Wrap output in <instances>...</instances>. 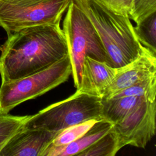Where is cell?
Returning a JSON list of instances; mask_svg holds the SVG:
<instances>
[{
	"label": "cell",
	"instance_id": "cell-7",
	"mask_svg": "<svg viewBox=\"0 0 156 156\" xmlns=\"http://www.w3.org/2000/svg\"><path fill=\"white\" fill-rule=\"evenodd\" d=\"M156 101L141 102L121 121L113 124L121 148L126 145L145 148L155 134Z\"/></svg>",
	"mask_w": 156,
	"mask_h": 156
},
{
	"label": "cell",
	"instance_id": "cell-11",
	"mask_svg": "<svg viewBox=\"0 0 156 156\" xmlns=\"http://www.w3.org/2000/svg\"><path fill=\"white\" fill-rule=\"evenodd\" d=\"M146 99H147L145 97L137 96L101 98L102 119L112 124L117 123L122 120Z\"/></svg>",
	"mask_w": 156,
	"mask_h": 156
},
{
	"label": "cell",
	"instance_id": "cell-12",
	"mask_svg": "<svg viewBox=\"0 0 156 156\" xmlns=\"http://www.w3.org/2000/svg\"><path fill=\"white\" fill-rule=\"evenodd\" d=\"M112 126L111 122L105 119L97 121L77 140L62 147L58 156L77 155L107 133Z\"/></svg>",
	"mask_w": 156,
	"mask_h": 156
},
{
	"label": "cell",
	"instance_id": "cell-10",
	"mask_svg": "<svg viewBox=\"0 0 156 156\" xmlns=\"http://www.w3.org/2000/svg\"><path fill=\"white\" fill-rule=\"evenodd\" d=\"M116 73V68L90 57L85 58L81 82L77 90L101 98Z\"/></svg>",
	"mask_w": 156,
	"mask_h": 156
},
{
	"label": "cell",
	"instance_id": "cell-19",
	"mask_svg": "<svg viewBox=\"0 0 156 156\" xmlns=\"http://www.w3.org/2000/svg\"><path fill=\"white\" fill-rule=\"evenodd\" d=\"M101 4L113 12L128 16L130 11L133 0H97Z\"/></svg>",
	"mask_w": 156,
	"mask_h": 156
},
{
	"label": "cell",
	"instance_id": "cell-15",
	"mask_svg": "<svg viewBox=\"0 0 156 156\" xmlns=\"http://www.w3.org/2000/svg\"><path fill=\"white\" fill-rule=\"evenodd\" d=\"M133 26L140 43L156 54V12L149 15Z\"/></svg>",
	"mask_w": 156,
	"mask_h": 156
},
{
	"label": "cell",
	"instance_id": "cell-9",
	"mask_svg": "<svg viewBox=\"0 0 156 156\" xmlns=\"http://www.w3.org/2000/svg\"><path fill=\"white\" fill-rule=\"evenodd\" d=\"M23 125L1 149L0 156H41L58 133L43 129L26 128Z\"/></svg>",
	"mask_w": 156,
	"mask_h": 156
},
{
	"label": "cell",
	"instance_id": "cell-2",
	"mask_svg": "<svg viewBox=\"0 0 156 156\" xmlns=\"http://www.w3.org/2000/svg\"><path fill=\"white\" fill-rule=\"evenodd\" d=\"M72 1L91 21L113 68L123 66L139 55L143 46L128 16L113 12L97 0Z\"/></svg>",
	"mask_w": 156,
	"mask_h": 156
},
{
	"label": "cell",
	"instance_id": "cell-16",
	"mask_svg": "<svg viewBox=\"0 0 156 156\" xmlns=\"http://www.w3.org/2000/svg\"><path fill=\"white\" fill-rule=\"evenodd\" d=\"M120 96L145 97L150 101L155 100L156 76L138 82L121 90L113 94L111 97Z\"/></svg>",
	"mask_w": 156,
	"mask_h": 156
},
{
	"label": "cell",
	"instance_id": "cell-6",
	"mask_svg": "<svg viewBox=\"0 0 156 156\" xmlns=\"http://www.w3.org/2000/svg\"><path fill=\"white\" fill-rule=\"evenodd\" d=\"M71 0L14 4L0 0V26L7 35L23 29L60 23Z\"/></svg>",
	"mask_w": 156,
	"mask_h": 156
},
{
	"label": "cell",
	"instance_id": "cell-4",
	"mask_svg": "<svg viewBox=\"0 0 156 156\" xmlns=\"http://www.w3.org/2000/svg\"><path fill=\"white\" fill-rule=\"evenodd\" d=\"M101 120V98L77 90L66 99L54 103L30 115L24 126L58 132L88 120Z\"/></svg>",
	"mask_w": 156,
	"mask_h": 156
},
{
	"label": "cell",
	"instance_id": "cell-5",
	"mask_svg": "<svg viewBox=\"0 0 156 156\" xmlns=\"http://www.w3.org/2000/svg\"><path fill=\"white\" fill-rule=\"evenodd\" d=\"M71 75L69 54L51 66L29 76L1 82L0 113L9 112L18 105L36 98L64 83Z\"/></svg>",
	"mask_w": 156,
	"mask_h": 156
},
{
	"label": "cell",
	"instance_id": "cell-14",
	"mask_svg": "<svg viewBox=\"0 0 156 156\" xmlns=\"http://www.w3.org/2000/svg\"><path fill=\"white\" fill-rule=\"evenodd\" d=\"M121 148L116 134L112 129L78 156H114Z\"/></svg>",
	"mask_w": 156,
	"mask_h": 156
},
{
	"label": "cell",
	"instance_id": "cell-18",
	"mask_svg": "<svg viewBox=\"0 0 156 156\" xmlns=\"http://www.w3.org/2000/svg\"><path fill=\"white\" fill-rule=\"evenodd\" d=\"M156 12V0H133L129 17L136 24Z\"/></svg>",
	"mask_w": 156,
	"mask_h": 156
},
{
	"label": "cell",
	"instance_id": "cell-17",
	"mask_svg": "<svg viewBox=\"0 0 156 156\" xmlns=\"http://www.w3.org/2000/svg\"><path fill=\"white\" fill-rule=\"evenodd\" d=\"M29 116L30 115L14 116L9 113H0V151Z\"/></svg>",
	"mask_w": 156,
	"mask_h": 156
},
{
	"label": "cell",
	"instance_id": "cell-8",
	"mask_svg": "<svg viewBox=\"0 0 156 156\" xmlns=\"http://www.w3.org/2000/svg\"><path fill=\"white\" fill-rule=\"evenodd\" d=\"M155 76L156 54L143 46L141 52L135 59L116 68L113 80L101 98H110L121 90Z\"/></svg>",
	"mask_w": 156,
	"mask_h": 156
},
{
	"label": "cell",
	"instance_id": "cell-13",
	"mask_svg": "<svg viewBox=\"0 0 156 156\" xmlns=\"http://www.w3.org/2000/svg\"><path fill=\"white\" fill-rule=\"evenodd\" d=\"M96 121L94 119L88 120L60 131L44 151L43 156H58L62 147L77 140Z\"/></svg>",
	"mask_w": 156,
	"mask_h": 156
},
{
	"label": "cell",
	"instance_id": "cell-1",
	"mask_svg": "<svg viewBox=\"0 0 156 156\" xmlns=\"http://www.w3.org/2000/svg\"><path fill=\"white\" fill-rule=\"evenodd\" d=\"M7 35L0 46L2 82L39 72L68 55L60 23L27 27Z\"/></svg>",
	"mask_w": 156,
	"mask_h": 156
},
{
	"label": "cell",
	"instance_id": "cell-20",
	"mask_svg": "<svg viewBox=\"0 0 156 156\" xmlns=\"http://www.w3.org/2000/svg\"><path fill=\"white\" fill-rule=\"evenodd\" d=\"M8 2L14 3V4H27V3H34L39 2L43 0H2Z\"/></svg>",
	"mask_w": 156,
	"mask_h": 156
},
{
	"label": "cell",
	"instance_id": "cell-3",
	"mask_svg": "<svg viewBox=\"0 0 156 156\" xmlns=\"http://www.w3.org/2000/svg\"><path fill=\"white\" fill-rule=\"evenodd\" d=\"M62 30L66 40L71 75L76 90L80 85L82 67L86 57L112 66L108 55L91 21L72 0L66 10Z\"/></svg>",
	"mask_w": 156,
	"mask_h": 156
}]
</instances>
